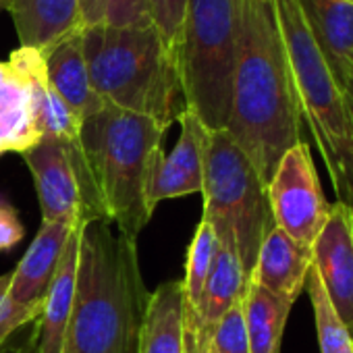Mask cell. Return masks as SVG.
Returning <instances> with one entry per match:
<instances>
[{"instance_id":"cell-7","label":"cell","mask_w":353,"mask_h":353,"mask_svg":"<svg viewBox=\"0 0 353 353\" xmlns=\"http://www.w3.org/2000/svg\"><path fill=\"white\" fill-rule=\"evenodd\" d=\"M202 196V219L208 221L214 231H229L233 235L250 281L260 245L274 227V221L268 206L266 185L225 129H208Z\"/></svg>"},{"instance_id":"cell-34","label":"cell","mask_w":353,"mask_h":353,"mask_svg":"<svg viewBox=\"0 0 353 353\" xmlns=\"http://www.w3.org/2000/svg\"><path fill=\"white\" fill-rule=\"evenodd\" d=\"M347 3H349V5H353V0H347Z\"/></svg>"},{"instance_id":"cell-22","label":"cell","mask_w":353,"mask_h":353,"mask_svg":"<svg viewBox=\"0 0 353 353\" xmlns=\"http://www.w3.org/2000/svg\"><path fill=\"white\" fill-rule=\"evenodd\" d=\"M216 252H219V237H216L212 225L202 219L196 229V235L192 239L190 252H188L185 279H183L185 301L192 310H196L200 303V297L204 293V285L212 270Z\"/></svg>"},{"instance_id":"cell-25","label":"cell","mask_w":353,"mask_h":353,"mask_svg":"<svg viewBox=\"0 0 353 353\" xmlns=\"http://www.w3.org/2000/svg\"><path fill=\"white\" fill-rule=\"evenodd\" d=\"M148 3H150L152 28L176 54L190 0H148Z\"/></svg>"},{"instance_id":"cell-12","label":"cell","mask_w":353,"mask_h":353,"mask_svg":"<svg viewBox=\"0 0 353 353\" xmlns=\"http://www.w3.org/2000/svg\"><path fill=\"white\" fill-rule=\"evenodd\" d=\"M312 266V248L293 241L276 225L264 237L250 281L262 289L295 303L305 289V279Z\"/></svg>"},{"instance_id":"cell-36","label":"cell","mask_w":353,"mask_h":353,"mask_svg":"<svg viewBox=\"0 0 353 353\" xmlns=\"http://www.w3.org/2000/svg\"><path fill=\"white\" fill-rule=\"evenodd\" d=\"M0 11H3V9H0Z\"/></svg>"},{"instance_id":"cell-23","label":"cell","mask_w":353,"mask_h":353,"mask_svg":"<svg viewBox=\"0 0 353 353\" xmlns=\"http://www.w3.org/2000/svg\"><path fill=\"white\" fill-rule=\"evenodd\" d=\"M210 351L214 353H250L243 297L237 299L219 320L210 334Z\"/></svg>"},{"instance_id":"cell-5","label":"cell","mask_w":353,"mask_h":353,"mask_svg":"<svg viewBox=\"0 0 353 353\" xmlns=\"http://www.w3.org/2000/svg\"><path fill=\"white\" fill-rule=\"evenodd\" d=\"M301 117L328 168L336 202L353 208V125L339 79L320 50L299 0H272Z\"/></svg>"},{"instance_id":"cell-24","label":"cell","mask_w":353,"mask_h":353,"mask_svg":"<svg viewBox=\"0 0 353 353\" xmlns=\"http://www.w3.org/2000/svg\"><path fill=\"white\" fill-rule=\"evenodd\" d=\"M9 287H11V272L0 274V351L5 349L9 336L30 324V322H38L44 310V301L40 303H15L9 299Z\"/></svg>"},{"instance_id":"cell-35","label":"cell","mask_w":353,"mask_h":353,"mask_svg":"<svg viewBox=\"0 0 353 353\" xmlns=\"http://www.w3.org/2000/svg\"><path fill=\"white\" fill-rule=\"evenodd\" d=\"M208 353H214V351H208Z\"/></svg>"},{"instance_id":"cell-29","label":"cell","mask_w":353,"mask_h":353,"mask_svg":"<svg viewBox=\"0 0 353 353\" xmlns=\"http://www.w3.org/2000/svg\"><path fill=\"white\" fill-rule=\"evenodd\" d=\"M104 13H106V0H79L81 28L104 26Z\"/></svg>"},{"instance_id":"cell-20","label":"cell","mask_w":353,"mask_h":353,"mask_svg":"<svg viewBox=\"0 0 353 353\" xmlns=\"http://www.w3.org/2000/svg\"><path fill=\"white\" fill-rule=\"evenodd\" d=\"M293 303L248 281L243 293L250 353H281L285 324Z\"/></svg>"},{"instance_id":"cell-6","label":"cell","mask_w":353,"mask_h":353,"mask_svg":"<svg viewBox=\"0 0 353 353\" xmlns=\"http://www.w3.org/2000/svg\"><path fill=\"white\" fill-rule=\"evenodd\" d=\"M239 26L241 0L188 3L176 63L188 110L210 131L229 121Z\"/></svg>"},{"instance_id":"cell-18","label":"cell","mask_w":353,"mask_h":353,"mask_svg":"<svg viewBox=\"0 0 353 353\" xmlns=\"http://www.w3.org/2000/svg\"><path fill=\"white\" fill-rule=\"evenodd\" d=\"M216 233V231H214ZM219 252L212 264V270L208 274V281L204 285V293L200 297L198 307L194 310L198 314L202 332L210 339L214 326L225 316V312L243 297L248 287V274L243 270L235 239L229 231H219Z\"/></svg>"},{"instance_id":"cell-1","label":"cell","mask_w":353,"mask_h":353,"mask_svg":"<svg viewBox=\"0 0 353 353\" xmlns=\"http://www.w3.org/2000/svg\"><path fill=\"white\" fill-rule=\"evenodd\" d=\"M301 108L272 0H241L231 110L225 131L264 185L281 156L301 139Z\"/></svg>"},{"instance_id":"cell-9","label":"cell","mask_w":353,"mask_h":353,"mask_svg":"<svg viewBox=\"0 0 353 353\" xmlns=\"http://www.w3.org/2000/svg\"><path fill=\"white\" fill-rule=\"evenodd\" d=\"M272 221L293 241L312 248L326 223V204L310 145L299 139L279 160L266 185Z\"/></svg>"},{"instance_id":"cell-19","label":"cell","mask_w":353,"mask_h":353,"mask_svg":"<svg viewBox=\"0 0 353 353\" xmlns=\"http://www.w3.org/2000/svg\"><path fill=\"white\" fill-rule=\"evenodd\" d=\"M183 281H164L148 299L137 353H183Z\"/></svg>"},{"instance_id":"cell-10","label":"cell","mask_w":353,"mask_h":353,"mask_svg":"<svg viewBox=\"0 0 353 353\" xmlns=\"http://www.w3.org/2000/svg\"><path fill=\"white\" fill-rule=\"evenodd\" d=\"M312 266L318 272L328 301L353 334V208L341 202L330 206L324 227L312 245Z\"/></svg>"},{"instance_id":"cell-26","label":"cell","mask_w":353,"mask_h":353,"mask_svg":"<svg viewBox=\"0 0 353 353\" xmlns=\"http://www.w3.org/2000/svg\"><path fill=\"white\" fill-rule=\"evenodd\" d=\"M104 26L108 28H152L148 0H106Z\"/></svg>"},{"instance_id":"cell-32","label":"cell","mask_w":353,"mask_h":353,"mask_svg":"<svg viewBox=\"0 0 353 353\" xmlns=\"http://www.w3.org/2000/svg\"><path fill=\"white\" fill-rule=\"evenodd\" d=\"M11 77H13V73L9 69V65L7 63H0V88H3Z\"/></svg>"},{"instance_id":"cell-16","label":"cell","mask_w":353,"mask_h":353,"mask_svg":"<svg viewBox=\"0 0 353 353\" xmlns=\"http://www.w3.org/2000/svg\"><path fill=\"white\" fill-rule=\"evenodd\" d=\"M299 7L334 77L341 85L347 83L353 77V5L347 0H299Z\"/></svg>"},{"instance_id":"cell-30","label":"cell","mask_w":353,"mask_h":353,"mask_svg":"<svg viewBox=\"0 0 353 353\" xmlns=\"http://www.w3.org/2000/svg\"><path fill=\"white\" fill-rule=\"evenodd\" d=\"M343 88V96H345V102H347V110H349V117H351V125H353V77L341 85Z\"/></svg>"},{"instance_id":"cell-11","label":"cell","mask_w":353,"mask_h":353,"mask_svg":"<svg viewBox=\"0 0 353 353\" xmlns=\"http://www.w3.org/2000/svg\"><path fill=\"white\" fill-rule=\"evenodd\" d=\"M176 123L181 125V133L174 148L168 156L160 150L150 166L145 198L152 212L164 200L202 194L204 190V152L208 129L188 108L176 119Z\"/></svg>"},{"instance_id":"cell-21","label":"cell","mask_w":353,"mask_h":353,"mask_svg":"<svg viewBox=\"0 0 353 353\" xmlns=\"http://www.w3.org/2000/svg\"><path fill=\"white\" fill-rule=\"evenodd\" d=\"M305 289L314 307V320H316V332H318V345L320 353H353V334L347 330V326L341 322V318L334 314L328 295L322 287V281L314 266H310Z\"/></svg>"},{"instance_id":"cell-28","label":"cell","mask_w":353,"mask_h":353,"mask_svg":"<svg viewBox=\"0 0 353 353\" xmlns=\"http://www.w3.org/2000/svg\"><path fill=\"white\" fill-rule=\"evenodd\" d=\"M210 339L202 332L198 314L185 301V320H183V353H208Z\"/></svg>"},{"instance_id":"cell-4","label":"cell","mask_w":353,"mask_h":353,"mask_svg":"<svg viewBox=\"0 0 353 353\" xmlns=\"http://www.w3.org/2000/svg\"><path fill=\"white\" fill-rule=\"evenodd\" d=\"M168 129L150 117L104 104L81 121V148L92 172L104 221L137 241L152 219L145 188L154 156Z\"/></svg>"},{"instance_id":"cell-14","label":"cell","mask_w":353,"mask_h":353,"mask_svg":"<svg viewBox=\"0 0 353 353\" xmlns=\"http://www.w3.org/2000/svg\"><path fill=\"white\" fill-rule=\"evenodd\" d=\"M71 231L73 229L63 223H42L36 239L11 272V301L21 305L44 301Z\"/></svg>"},{"instance_id":"cell-17","label":"cell","mask_w":353,"mask_h":353,"mask_svg":"<svg viewBox=\"0 0 353 353\" xmlns=\"http://www.w3.org/2000/svg\"><path fill=\"white\" fill-rule=\"evenodd\" d=\"M83 227L85 225H79L71 231L57 274L44 297V310L36 328L38 353H63L65 334H67L73 299H75L77 260H79V243H81Z\"/></svg>"},{"instance_id":"cell-3","label":"cell","mask_w":353,"mask_h":353,"mask_svg":"<svg viewBox=\"0 0 353 353\" xmlns=\"http://www.w3.org/2000/svg\"><path fill=\"white\" fill-rule=\"evenodd\" d=\"M81 44L92 88L104 104L166 129L185 112L176 54L154 28H83Z\"/></svg>"},{"instance_id":"cell-31","label":"cell","mask_w":353,"mask_h":353,"mask_svg":"<svg viewBox=\"0 0 353 353\" xmlns=\"http://www.w3.org/2000/svg\"><path fill=\"white\" fill-rule=\"evenodd\" d=\"M15 353H38V336H32L30 341H26Z\"/></svg>"},{"instance_id":"cell-27","label":"cell","mask_w":353,"mask_h":353,"mask_svg":"<svg viewBox=\"0 0 353 353\" xmlns=\"http://www.w3.org/2000/svg\"><path fill=\"white\" fill-rule=\"evenodd\" d=\"M26 235V229L21 225V219L17 214V210L0 200V252H9L13 250Z\"/></svg>"},{"instance_id":"cell-2","label":"cell","mask_w":353,"mask_h":353,"mask_svg":"<svg viewBox=\"0 0 353 353\" xmlns=\"http://www.w3.org/2000/svg\"><path fill=\"white\" fill-rule=\"evenodd\" d=\"M148 299L137 241L108 221L85 223L63 353H137Z\"/></svg>"},{"instance_id":"cell-8","label":"cell","mask_w":353,"mask_h":353,"mask_svg":"<svg viewBox=\"0 0 353 353\" xmlns=\"http://www.w3.org/2000/svg\"><path fill=\"white\" fill-rule=\"evenodd\" d=\"M42 208V223H63L71 229L102 219V208L81 143L40 137L21 152Z\"/></svg>"},{"instance_id":"cell-15","label":"cell","mask_w":353,"mask_h":353,"mask_svg":"<svg viewBox=\"0 0 353 353\" xmlns=\"http://www.w3.org/2000/svg\"><path fill=\"white\" fill-rule=\"evenodd\" d=\"M42 57L46 63L50 88L79 121L96 114L104 106V100L94 92L90 81L81 32H75L69 38L61 40Z\"/></svg>"},{"instance_id":"cell-13","label":"cell","mask_w":353,"mask_h":353,"mask_svg":"<svg viewBox=\"0 0 353 353\" xmlns=\"http://www.w3.org/2000/svg\"><path fill=\"white\" fill-rule=\"evenodd\" d=\"M0 9L9 11L21 46L42 54L83 30L79 0H0Z\"/></svg>"},{"instance_id":"cell-33","label":"cell","mask_w":353,"mask_h":353,"mask_svg":"<svg viewBox=\"0 0 353 353\" xmlns=\"http://www.w3.org/2000/svg\"><path fill=\"white\" fill-rule=\"evenodd\" d=\"M3 152H7V150H5V145H3V143H0V154H3Z\"/></svg>"}]
</instances>
